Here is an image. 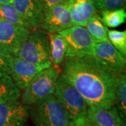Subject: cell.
<instances>
[{
    "instance_id": "cell-1",
    "label": "cell",
    "mask_w": 126,
    "mask_h": 126,
    "mask_svg": "<svg viewBox=\"0 0 126 126\" xmlns=\"http://www.w3.org/2000/svg\"><path fill=\"white\" fill-rule=\"evenodd\" d=\"M61 73L85 99L88 107L109 109L114 106L118 75L94 55L65 58Z\"/></svg>"
},
{
    "instance_id": "cell-2",
    "label": "cell",
    "mask_w": 126,
    "mask_h": 126,
    "mask_svg": "<svg viewBox=\"0 0 126 126\" xmlns=\"http://www.w3.org/2000/svg\"><path fill=\"white\" fill-rule=\"evenodd\" d=\"M53 94L70 121L87 117L88 104L62 73L58 78Z\"/></svg>"
},
{
    "instance_id": "cell-3",
    "label": "cell",
    "mask_w": 126,
    "mask_h": 126,
    "mask_svg": "<svg viewBox=\"0 0 126 126\" xmlns=\"http://www.w3.org/2000/svg\"><path fill=\"white\" fill-rule=\"evenodd\" d=\"M61 69L59 67L50 66L36 76L21 93V102L27 106H33L48 96L53 94Z\"/></svg>"
},
{
    "instance_id": "cell-4",
    "label": "cell",
    "mask_w": 126,
    "mask_h": 126,
    "mask_svg": "<svg viewBox=\"0 0 126 126\" xmlns=\"http://www.w3.org/2000/svg\"><path fill=\"white\" fill-rule=\"evenodd\" d=\"M30 118L35 126H69L71 122L53 94L31 106Z\"/></svg>"
},
{
    "instance_id": "cell-5",
    "label": "cell",
    "mask_w": 126,
    "mask_h": 126,
    "mask_svg": "<svg viewBox=\"0 0 126 126\" xmlns=\"http://www.w3.org/2000/svg\"><path fill=\"white\" fill-rule=\"evenodd\" d=\"M16 57L34 64L46 67L52 66L48 33L43 30H34L19 50Z\"/></svg>"
},
{
    "instance_id": "cell-6",
    "label": "cell",
    "mask_w": 126,
    "mask_h": 126,
    "mask_svg": "<svg viewBox=\"0 0 126 126\" xmlns=\"http://www.w3.org/2000/svg\"><path fill=\"white\" fill-rule=\"evenodd\" d=\"M59 34L65 42V58L94 55L95 43L85 27L73 25Z\"/></svg>"
},
{
    "instance_id": "cell-7",
    "label": "cell",
    "mask_w": 126,
    "mask_h": 126,
    "mask_svg": "<svg viewBox=\"0 0 126 126\" xmlns=\"http://www.w3.org/2000/svg\"><path fill=\"white\" fill-rule=\"evenodd\" d=\"M30 32L28 28L0 20V51L16 57Z\"/></svg>"
},
{
    "instance_id": "cell-8",
    "label": "cell",
    "mask_w": 126,
    "mask_h": 126,
    "mask_svg": "<svg viewBox=\"0 0 126 126\" xmlns=\"http://www.w3.org/2000/svg\"><path fill=\"white\" fill-rule=\"evenodd\" d=\"M72 26L73 23L67 1L44 12L39 27L47 33H59Z\"/></svg>"
},
{
    "instance_id": "cell-9",
    "label": "cell",
    "mask_w": 126,
    "mask_h": 126,
    "mask_svg": "<svg viewBox=\"0 0 126 126\" xmlns=\"http://www.w3.org/2000/svg\"><path fill=\"white\" fill-rule=\"evenodd\" d=\"M94 56L109 71L116 74L123 73L126 68V57L118 52L110 41L94 44Z\"/></svg>"
},
{
    "instance_id": "cell-10",
    "label": "cell",
    "mask_w": 126,
    "mask_h": 126,
    "mask_svg": "<svg viewBox=\"0 0 126 126\" xmlns=\"http://www.w3.org/2000/svg\"><path fill=\"white\" fill-rule=\"evenodd\" d=\"M47 68L48 67L34 64L14 57L9 76L18 89L23 90L41 72Z\"/></svg>"
},
{
    "instance_id": "cell-11",
    "label": "cell",
    "mask_w": 126,
    "mask_h": 126,
    "mask_svg": "<svg viewBox=\"0 0 126 126\" xmlns=\"http://www.w3.org/2000/svg\"><path fill=\"white\" fill-rule=\"evenodd\" d=\"M30 108L19 100L0 104V126H24L30 118Z\"/></svg>"
},
{
    "instance_id": "cell-12",
    "label": "cell",
    "mask_w": 126,
    "mask_h": 126,
    "mask_svg": "<svg viewBox=\"0 0 126 126\" xmlns=\"http://www.w3.org/2000/svg\"><path fill=\"white\" fill-rule=\"evenodd\" d=\"M12 4L30 30L39 27L44 15L40 0H13Z\"/></svg>"
},
{
    "instance_id": "cell-13",
    "label": "cell",
    "mask_w": 126,
    "mask_h": 126,
    "mask_svg": "<svg viewBox=\"0 0 126 126\" xmlns=\"http://www.w3.org/2000/svg\"><path fill=\"white\" fill-rule=\"evenodd\" d=\"M67 2L73 25L85 27L97 14L93 0H68Z\"/></svg>"
},
{
    "instance_id": "cell-14",
    "label": "cell",
    "mask_w": 126,
    "mask_h": 126,
    "mask_svg": "<svg viewBox=\"0 0 126 126\" xmlns=\"http://www.w3.org/2000/svg\"><path fill=\"white\" fill-rule=\"evenodd\" d=\"M87 118L99 126H126L114 106L109 109L88 107Z\"/></svg>"
},
{
    "instance_id": "cell-15",
    "label": "cell",
    "mask_w": 126,
    "mask_h": 126,
    "mask_svg": "<svg viewBox=\"0 0 126 126\" xmlns=\"http://www.w3.org/2000/svg\"><path fill=\"white\" fill-rule=\"evenodd\" d=\"M48 36L52 65L60 67L65 59L66 46L64 38L59 33H48Z\"/></svg>"
},
{
    "instance_id": "cell-16",
    "label": "cell",
    "mask_w": 126,
    "mask_h": 126,
    "mask_svg": "<svg viewBox=\"0 0 126 126\" xmlns=\"http://www.w3.org/2000/svg\"><path fill=\"white\" fill-rule=\"evenodd\" d=\"M21 91L14 84L9 75L0 77V104L18 100Z\"/></svg>"
},
{
    "instance_id": "cell-17",
    "label": "cell",
    "mask_w": 126,
    "mask_h": 126,
    "mask_svg": "<svg viewBox=\"0 0 126 126\" xmlns=\"http://www.w3.org/2000/svg\"><path fill=\"white\" fill-rule=\"evenodd\" d=\"M86 29L94 43L108 41V28L104 25L99 15H95L86 25Z\"/></svg>"
},
{
    "instance_id": "cell-18",
    "label": "cell",
    "mask_w": 126,
    "mask_h": 126,
    "mask_svg": "<svg viewBox=\"0 0 126 126\" xmlns=\"http://www.w3.org/2000/svg\"><path fill=\"white\" fill-rule=\"evenodd\" d=\"M114 107L123 121L126 120V77L125 73L118 75Z\"/></svg>"
},
{
    "instance_id": "cell-19",
    "label": "cell",
    "mask_w": 126,
    "mask_h": 126,
    "mask_svg": "<svg viewBox=\"0 0 126 126\" xmlns=\"http://www.w3.org/2000/svg\"><path fill=\"white\" fill-rule=\"evenodd\" d=\"M0 20L29 29L26 23L20 17L12 3L0 4Z\"/></svg>"
},
{
    "instance_id": "cell-20",
    "label": "cell",
    "mask_w": 126,
    "mask_h": 126,
    "mask_svg": "<svg viewBox=\"0 0 126 126\" xmlns=\"http://www.w3.org/2000/svg\"><path fill=\"white\" fill-rule=\"evenodd\" d=\"M102 20L107 27L116 28L125 23L126 13L123 8L102 11Z\"/></svg>"
},
{
    "instance_id": "cell-21",
    "label": "cell",
    "mask_w": 126,
    "mask_h": 126,
    "mask_svg": "<svg viewBox=\"0 0 126 126\" xmlns=\"http://www.w3.org/2000/svg\"><path fill=\"white\" fill-rule=\"evenodd\" d=\"M108 39L113 46L123 56H126V31L108 30Z\"/></svg>"
},
{
    "instance_id": "cell-22",
    "label": "cell",
    "mask_w": 126,
    "mask_h": 126,
    "mask_svg": "<svg viewBox=\"0 0 126 126\" xmlns=\"http://www.w3.org/2000/svg\"><path fill=\"white\" fill-rule=\"evenodd\" d=\"M96 9L102 11L123 8L126 0H93Z\"/></svg>"
},
{
    "instance_id": "cell-23",
    "label": "cell",
    "mask_w": 126,
    "mask_h": 126,
    "mask_svg": "<svg viewBox=\"0 0 126 126\" xmlns=\"http://www.w3.org/2000/svg\"><path fill=\"white\" fill-rule=\"evenodd\" d=\"M14 58L0 51V77L9 75Z\"/></svg>"
},
{
    "instance_id": "cell-24",
    "label": "cell",
    "mask_w": 126,
    "mask_h": 126,
    "mask_svg": "<svg viewBox=\"0 0 126 126\" xmlns=\"http://www.w3.org/2000/svg\"><path fill=\"white\" fill-rule=\"evenodd\" d=\"M67 1H68V0H40L44 13L56 5L60 4Z\"/></svg>"
},
{
    "instance_id": "cell-25",
    "label": "cell",
    "mask_w": 126,
    "mask_h": 126,
    "mask_svg": "<svg viewBox=\"0 0 126 126\" xmlns=\"http://www.w3.org/2000/svg\"><path fill=\"white\" fill-rule=\"evenodd\" d=\"M69 126H99L94 123V122L91 121L87 117L77 119L75 121H71Z\"/></svg>"
},
{
    "instance_id": "cell-26",
    "label": "cell",
    "mask_w": 126,
    "mask_h": 126,
    "mask_svg": "<svg viewBox=\"0 0 126 126\" xmlns=\"http://www.w3.org/2000/svg\"><path fill=\"white\" fill-rule=\"evenodd\" d=\"M13 0H0V4L5 3H12Z\"/></svg>"
},
{
    "instance_id": "cell-27",
    "label": "cell",
    "mask_w": 126,
    "mask_h": 126,
    "mask_svg": "<svg viewBox=\"0 0 126 126\" xmlns=\"http://www.w3.org/2000/svg\"></svg>"
}]
</instances>
